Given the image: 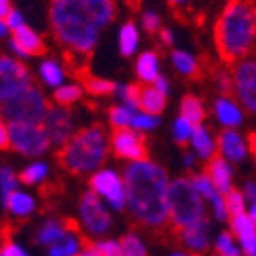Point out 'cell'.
I'll list each match as a JSON object with an SVG mask.
<instances>
[{
    "instance_id": "cell-14",
    "label": "cell",
    "mask_w": 256,
    "mask_h": 256,
    "mask_svg": "<svg viewBox=\"0 0 256 256\" xmlns=\"http://www.w3.org/2000/svg\"><path fill=\"white\" fill-rule=\"evenodd\" d=\"M190 182L195 184V188L199 190V195L205 201H209V205L213 209V218H216L218 222L230 220V213H228V207H226V197L216 188V184L209 180V176L205 172L203 174H193L190 176Z\"/></svg>"
},
{
    "instance_id": "cell-20",
    "label": "cell",
    "mask_w": 256,
    "mask_h": 256,
    "mask_svg": "<svg viewBox=\"0 0 256 256\" xmlns=\"http://www.w3.org/2000/svg\"><path fill=\"white\" fill-rule=\"evenodd\" d=\"M205 174L209 176V180L216 184V188L226 197L232 188V168H230V162L226 158H222L220 154H216L205 166Z\"/></svg>"
},
{
    "instance_id": "cell-24",
    "label": "cell",
    "mask_w": 256,
    "mask_h": 256,
    "mask_svg": "<svg viewBox=\"0 0 256 256\" xmlns=\"http://www.w3.org/2000/svg\"><path fill=\"white\" fill-rule=\"evenodd\" d=\"M190 146L197 152V158L209 162L213 156H216V140H213L211 132L205 125H195L193 136H190Z\"/></svg>"
},
{
    "instance_id": "cell-15",
    "label": "cell",
    "mask_w": 256,
    "mask_h": 256,
    "mask_svg": "<svg viewBox=\"0 0 256 256\" xmlns=\"http://www.w3.org/2000/svg\"><path fill=\"white\" fill-rule=\"evenodd\" d=\"M10 50H12L18 58H33V56H44V54H46L44 39H41V37H39L31 27H27V25H23L20 29L12 31Z\"/></svg>"
},
{
    "instance_id": "cell-7",
    "label": "cell",
    "mask_w": 256,
    "mask_h": 256,
    "mask_svg": "<svg viewBox=\"0 0 256 256\" xmlns=\"http://www.w3.org/2000/svg\"><path fill=\"white\" fill-rule=\"evenodd\" d=\"M8 140L14 152L29 158H37L52 148L46 130L39 123H8Z\"/></svg>"
},
{
    "instance_id": "cell-19",
    "label": "cell",
    "mask_w": 256,
    "mask_h": 256,
    "mask_svg": "<svg viewBox=\"0 0 256 256\" xmlns=\"http://www.w3.org/2000/svg\"><path fill=\"white\" fill-rule=\"evenodd\" d=\"M78 224L74 220H48L44 222V226H41L35 234V244H41V246H54L56 242H60L70 230H74Z\"/></svg>"
},
{
    "instance_id": "cell-2",
    "label": "cell",
    "mask_w": 256,
    "mask_h": 256,
    "mask_svg": "<svg viewBox=\"0 0 256 256\" xmlns=\"http://www.w3.org/2000/svg\"><path fill=\"white\" fill-rule=\"evenodd\" d=\"M127 211L152 232L168 230V174L150 160L130 162L123 170Z\"/></svg>"
},
{
    "instance_id": "cell-21",
    "label": "cell",
    "mask_w": 256,
    "mask_h": 256,
    "mask_svg": "<svg viewBox=\"0 0 256 256\" xmlns=\"http://www.w3.org/2000/svg\"><path fill=\"white\" fill-rule=\"evenodd\" d=\"M213 113H216L218 121L226 127V130H236L238 125L244 121L242 106L236 104V100H232L230 96H220L213 102Z\"/></svg>"
},
{
    "instance_id": "cell-11",
    "label": "cell",
    "mask_w": 256,
    "mask_h": 256,
    "mask_svg": "<svg viewBox=\"0 0 256 256\" xmlns=\"http://www.w3.org/2000/svg\"><path fill=\"white\" fill-rule=\"evenodd\" d=\"M90 190H94L100 199H104L109 203L111 209H115V211L127 209L125 182L115 170H111V168L96 170V172L90 176Z\"/></svg>"
},
{
    "instance_id": "cell-58",
    "label": "cell",
    "mask_w": 256,
    "mask_h": 256,
    "mask_svg": "<svg viewBox=\"0 0 256 256\" xmlns=\"http://www.w3.org/2000/svg\"><path fill=\"white\" fill-rule=\"evenodd\" d=\"M248 218L254 222V226H256V201L254 203H250V209H248Z\"/></svg>"
},
{
    "instance_id": "cell-47",
    "label": "cell",
    "mask_w": 256,
    "mask_h": 256,
    "mask_svg": "<svg viewBox=\"0 0 256 256\" xmlns=\"http://www.w3.org/2000/svg\"><path fill=\"white\" fill-rule=\"evenodd\" d=\"M166 2H168L170 8L174 10V14H176L178 18H182V10H188L193 0H166Z\"/></svg>"
},
{
    "instance_id": "cell-60",
    "label": "cell",
    "mask_w": 256,
    "mask_h": 256,
    "mask_svg": "<svg viewBox=\"0 0 256 256\" xmlns=\"http://www.w3.org/2000/svg\"><path fill=\"white\" fill-rule=\"evenodd\" d=\"M170 256H195V254H184V252H174V254H170Z\"/></svg>"
},
{
    "instance_id": "cell-53",
    "label": "cell",
    "mask_w": 256,
    "mask_h": 256,
    "mask_svg": "<svg viewBox=\"0 0 256 256\" xmlns=\"http://www.w3.org/2000/svg\"><path fill=\"white\" fill-rule=\"evenodd\" d=\"M76 256H100V254H98V250L94 248V244H88V242H86V244H84V248H82Z\"/></svg>"
},
{
    "instance_id": "cell-36",
    "label": "cell",
    "mask_w": 256,
    "mask_h": 256,
    "mask_svg": "<svg viewBox=\"0 0 256 256\" xmlns=\"http://www.w3.org/2000/svg\"><path fill=\"white\" fill-rule=\"evenodd\" d=\"M121 250H123V256H148V250H146V244L142 242V238L138 234L130 232L125 234L121 238Z\"/></svg>"
},
{
    "instance_id": "cell-18",
    "label": "cell",
    "mask_w": 256,
    "mask_h": 256,
    "mask_svg": "<svg viewBox=\"0 0 256 256\" xmlns=\"http://www.w3.org/2000/svg\"><path fill=\"white\" fill-rule=\"evenodd\" d=\"M230 228L240 240V250L244 256H256V226L248 218V213L230 218Z\"/></svg>"
},
{
    "instance_id": "cell-43",
    "label": "cell",
    "mask_w": 256,
    "mask_h": 256,
    "mask_svg": "<svg viewBox=\"0 0 256 256\" xmlns=\"http://www.w3.org/2000/svg\"><path fill=\"white\" fill-rule=\"evenodd\" d=\"M160 16H158V12H154V10H144L142 12V27H144V31L146 33H150V35H154V33H160Z\"/></svg>"
},
{
    "instance_id": "cell-45",
    "label": "cell",
    "mask_w": 256,
    "mask_h": 256,
    "mask_svg": "<svg viewBox=\"0 0 256 256\" xmlns=\"http://www.w3.org/2000/svg\"><path fill=\"white\" fill-rule=\"evenodd\" d=\"M0 256H29V254L25 252L23 246H18L12 240H6L4 246H2V252H0Z\"/></svg>"
},
{
    "instance_id": "cell-1",
    "label": "cell",
    "mask_w": 256,
    "mask_h": 256,
    "mask_svg": "<svg viewBox=\"0 0 256 256\" xmlns=\"http://www.w3.org/2000/svg\"><path fill=\"white\" fill-rule=\"evenodd\" d=\"M117 14V0H52L50 27L64 48L68 68L80 78L98 44L100 31Z\"/></svg>"
},
{
    "instance_id": "cell-41",
    "label": "cell",
    "mask_w": 256,
    "mask_h": 256,
    "mask_svg": "<svg viewBox=\"0 0 256 256\" xmlns=\"http://www.w3.org/2000/svg\"><path fill=\"white\" fill-rule=\"evenodd\" d=\"M160 125V119L156 115H150V113H136L134 115V121H132V130L136 132H152Z\"/></svg>"
},
{
    "instance_id": "cell-50",
    "label": "cell",
    "mask_w": 256,
    "mask_h": 256,
    "mask_svg": "<svg viewBox=\"0 0 256 256\" xmlns=\"http://www.w3.org/2000/svg\"><path fill=\"white\" fill-rule=\"evenodd\" d=\"M160 41H162V46H166V48H170L172 46V41H174V35H172V31L170 29H160Z\"/></svg>"
},
{
    "instance_id": "cell-6",
    "label": "cell",
    "mask_w": 256,
    "mask_h": 256,
    "mask_svg": "<svg viewBox=\"0 0 256 256\" xmlns=\"http://www.w3.org/2000/svg\"><path fill=\"white\" fill-rule=\"evenodd\" d=\"M50 109V104L39 88L29 86L14 98L6 100L0 106V115L6 119L8 123H39L44 121L46 113Z\"/></svg>"
},
{
    "instance_id": "cell-42",
    "label": "cell",
    "mask_w": 256,
    "mask_h": 256,
    "mask_svg": "<svg viewBox=\"0 0 256 256\" xmlns=\"http://www.w3.org/2000/svg\"><path fill=\"white\" fill-rule=\"evenodd\" d=\"M117 96L121 98L123 104L132 106V109L138 111V98H140V86L138 84H123V86H117Z\"/></svg>"
},
{
    "instance_id": "cell-5",
    "label": "cell",
    "mask_w": 256,
    "mask_h": 256,
    "mask_svg": "<svg viewBox=\"0 0 256 256\" xmlns=\"http://www.w3.org/2000/svg\"><path fill=\"white\" fill-rule=\"evenodd\" d=\"M205 199L199 195L190 178L178 176L168 184V232H178L205 220Z\"/></svg>"
},
{
    "instance_id": "cell-34",
    "label": "cell",
    "mask_w": 256,
    "mask_h": 256,
    "mask_svg": "<svg viewBox=\"0 0 256 256\" xmlns=\"http://www.w3.org/2000/svg\"><path fill=\"white\" fill-rule=\"evenodd\" d=\"M16 184H18V176L14 174V170L10 166H0V201H2V205L16 190Z\"/></svg>"
},
{
    "instance_id": "cell-23",
    "label": "cell",
    "mask_w": 256,
    "mask_h": 256,
    "mask_svg": "<svg viewBox=\"0 0 256 256\" xmlns=\"http://www.w3.org/2000/svg\"><path fill=\"white\" fill-rule=\"evenodd\" d=\"M166 106V94H162L154 84H142L140 86V98H138V109L150 115H160Z\"/></svg>"
},
{
    "instance_id": "cell-25",
    "label": "cell",
    "mask_w": 256,
    "mask_h": 256,
    "mask_svg": "<svg viewBox=\"0 0 256 256\" xmlns=\"http://www.w3.org/2000/svg\"><path fill=\"white\" fill-rule=\"evenodd\" d=\"M136 72H138V78L146 84H154V80L160 76V64H158V54L156 52H144L140 58H138V64H136Z\"/></svg>"
},
{
    "instance_id": "cell-29",
    "label": "cell",
    "mask_w": 256,
    "mask_h": 256,
    "mask_svg": "<svg viewBox=\"0 0 256 256\" xmlns=\"http://www.w3.org/2000/svg\"><path fill=\"white\" fill-rule=\"evenodd\" d=\"M80 82H82V88L86 90L88 94H92V96H109V94L117 92V86H119V84H115L111 80L90 76V74L80 76Z\"/></svg>"
},
{
    "instance_id": "cell-22",
    "label": "cell",
    "mask_w": 256,
    "mask_h": 256,
    "mask_svg": "<svg viewBox=\"0 0 256 256\" xmlns=\"http://www.w3.org/2000/svg\"><path fill=\"white\" fill-rule=\"evenodd\" d=\"M86 242H88L86 236H82L80 228L76 226L60 242H56L54 246L48 248V256H76L84 248V244H86Z\"/></svg>"
},
{
    "instance_id": "cell-26",
    "label": "cell",
    "mask_w": 256,
    "mask_h": 256,
    "mask_svg": "<svg viewBox=\"0 0 256 256\" xmlns=\"http://www.w3.org/2000/svg\"><path fill=\"white\" fill-rule=\"evenodd\" d=\"M170 56H172V66L176 68L178 74H182V76H186L190 80H199L203 76L205 70L199 66V62L193 56H190V54L180 52V50H174Z\"/></svg>"
},
{
    "instance_id": "cell-54",
    "label": "cell",
    "mask_w": 256,
    "mask_h": 256,
    "mask_svg": "<svg viewBox=\"0 0 256 256\" xmlns=\"http://www.w3.org/2000/svg\"><path fill=\"white\" fill-rule=\"evenodd\" d=\"M10 10V0H0V18H6Z\"/></svg>"
},
{
    "instance_id": "cell-44",
    "label": "cell",
    "mask_w": 256,
    "mask_h": 256,
    "mask_svg": "<svg viewBox=\"0 0 256 256\" xmlns=\"http://www.w3.org/2000/svg\"><path fill=\"white\" fill-rule=\"evenodd\" d=\"M92 244H94V248L98 250L100 256H123L121 244L115 242V240H96Z\"/></svg>"
},
{
    "instance_id": "cell-10",
    "label": "cell",
    "mask_w": 256,
    "mask_h": 256,
    "mask_svg": "<svg viewBox=\"0 0 256 256\" xmlns=\"http://www.w3.org/2000/svg\"><path fill=\"white\" fill-rule=\"evenodd\" d=\"M29 86H33L31 74L23 64L14 58L0 56V104L14 98Z\"/></svg>"
},
{
    "instance_id": "cell-8",
    "label": "cell",
    "mask_w": 256,
    "mask_h": 256,
    "mask_svg": "<svg viewBox=\"0 0 256 256\" xmlns=\"http://www.w3.org/2000/svg\"><path fill=\"white\" fill-rule=\"evenodd\" d=\"M78 220L82 226V232L88 234L90 238H100L113 226V218L109 209H106L100 201V197L94 190H86L82 193L78 201Z\"/></svg>"
},
{
    "instance_id": "cell-40",
    "label": "cell",
    "mask_w": 256,
    "mask_h": 256,
    "mask_svg": "<svg viewBox=\"0 0 256 256\" xmlns=\"http://www.w3.org/2000/svg\"><path fill=\"white\" fill-rule=\"evenodd\" d=\"M213 74V80H216V86L218 90L222 92V96H230L234 92V78H232V72L224 70V68H216L211 72Z\"/></svg>"
},
{
    "instance_id": "cell-13",
    "label": "cell",
    "mask_w": 256,
    "mask_h": 256,
    "mask_svg": "<svg viewBox=\"0 0 256 256\" xmlns=\"http://www.w3.org/2000/svg\"><path fill=\"white\" fill-rule=\"evenodd\" d=\"M111 148L117 158L130 160V162H140V160H146L148 156V146H146L144 136L136 130H130V127L113 132Z\"/></svg>"
},
{
    "instance_id": "cell-39",
    "label": "cell",
    "mask_w": 256,
    "mask_h": 256,
    "mask_svg": "<svg viewBox=\"0 0 256 256\" xmlns=\"http://www.w3.org/2000/svg\"><path fill=\"white\" fill-rule=\"evenodd\" d=\"M193 130H195V125H190L186 119H182L178 115V119L174 121L172 125V136H174V142L178 146H186L190 142V136H193Z\"/></svg>"
},
{
    "instance_id": "cell-56",
    "label": "cell",
    "mask_w": 256,
    "mask_h": 256,
    "mask_svg": "<svg viewBox=\"0 0 256 256\" xmlns=\"http://www.w3.org/2000/svg\"><path fill=\"white\" fill-rule=\"evenodd\" d=\"M248 148L252 150V154L256 156V132H252V134L248 136Z\"/></svg>"
},
{
    "instance_id": "cell-49",
    "label": "cell",
    "mask_w": 256,
    "mask_h": 256,
    "mask_svg": "<svg viewBox=\"0 0 256 256\" xmlns=\"http://www.w3.org/2000/svg\"><path fill=\"white\" fill-rule=\"evenodd\" d=\"M242 193H244V197H246V203H254V201H256V182H254V180H246Z\"/></svg>"
},
{
    "instance_id": "cell-52",
    "label": "cell",
    "mask_w": 256,
    "mask_h": 256,
    "mask_svg": "<svg viewBox=\"0 0 256 256\" xmlns=\"http://www.w3.org/2000/svg\"><path fill=\"white\" fill-rule=\"evenodd\" d=\"M154 86H156L162 94H168V90H170V84H168V80H166L164 76H158V78L154 80Z\"/></svg>"
},
{
    "instance_id": "cell-16",
    "label": "cell",
    "mask_w": 256,
    "mask_h": 256,
    "mask_svg": "<svg viewBox=\"0 0 256 256\" xmlns=\"http://www.w3.org/2000/svg\"><path fill=\"white\" fill-rule=\"evenodd\" d=\"M176 240L190 252L195 254H201L209 248L211 244V226H209V220H201L197 222L195 226H190L182 232L176 234Z\"/></svg>"
},
{
    "instance_id": "cell-30",
    "label": "cell",
    "mask_w": 256,
    "mask_h": 256,
    "mask_svg": "<svg viewBox=\"0 0 256 256\" xmlns=\"http://www.w3.org/2000/svg\"><path fill=\"white\" fill-rule=\"evenodd\" d=\"M138 44H140V33H138V27L134 23H125L121 29H119V54L123 58H130L136 54L138 50Z\"/></svg>"
},
{
    "instance_id": "cell-61",
    "label": "cell",
    "mask_w": 256,
    "mask_h": 256,
    "mask_svg": "<svg viewBox=\"0 0 256 256\" xmlns=\"http://www.w3.org/2000/svg\"><path fill=\"white\" fill-rule=\"evenodd\" d=\"M254 50H256V46H254Z\"/></svg>"
},
{
    "instance_id": "cell-38",
    "label": "cell",
    "mask_w": 256,
    "mask_h": 256,
    "mask_svg": "<svg viewBox=\"0 0 256 256\" xmlns=\"http://www.w3.org/2000/svg\"><path fill=\"white\" fill-rule=\"evenodd\" d=\"M226 207H228L230 218H236V216L246 213V197H244L242 190H230L226 195Z\"/></svg>"
},
{
    "instance_id": "cell-51",
    "label": "cell",
    "mask_w": 256,
    "mask_h": 256,
    "mask_svg": "<svg viewBox=\"0 0 256 256\" xmlns=\"http://www.w3.org/2000/svg\"><path fill=\"white\" fill-rule=\"evenodd\" d=\"M6 240H10V226L0 224V252H2V246H4Z\"/></svg>"
},
{
    "instance_id": "cell-46",
    "label": "cell",
    "mask_w": 256,
    "mask_h": 256,
    "mask_svg": "<svg viewBox=\"0 0 256 256\" xmlns=\"http://www.w3.org/2000/svg\"><path fill=\"white\" fill-rule=\"evenodd\" d=\"M4 20H6V25H8V29H10V31H16V29H20V27L25 25L23 14L16 12V10H10V12H8V16H6Z\"/></svg>"
},
{
    "instance_id": "cell-48",
    "label": "cell",
    "mask_w": 256,
    "mask_h": 256,
    "mask_svg": "<svg viewBox=\"0 0 256 256\" xmlns=\"http://www.w3.org/2000/svg\"><path fill=\"white\" fill-rule=\"evenodd\" d=\"M10 140H8V125H4L2 115H0V150H8Z\"/></svg>"
},
{
    "instance_id": "cell-3",
    "label": "cell",
    "mask_w": 256,
    "mask_h": 256,
    "mask_svg": "<svg viewBox=\"0 0 256 256\" xmlns=\"http://www.w3.org/2000/svg\"><path fill=\"white\" fill-rule=\"evenodd\" d=\"M216 52L226 66L242 62L256 46V2L228 0L213 25Z\"/></svg>"
},
{
    "instance_id": "cell-59",
    "label": "cell",
    "mask_w": 256,
    "mask_h": 256,
    "mask_svg": "<svg viewBox=\"0 0 256 256\" xmlns=\"http://www.w3.org/2000/svg\"><path fill=\"white\" fill-rule=\"evenodd\" d=\"M140 2H142V0H127V4H130L132 8H138V6H140Z\"/></svg>"
},
{
    "instance_id": "cell-57",
    "label": "cell",
    "mask_w": 256,
    "mask_h": 256,
    "mask_svg": "<svg viewBox=\"0 0 256 256\" xmlns=\"http://www.w3.org/2000/svg\"><path fill=\"white\" fill-rule=\"evenodd\" d=\"M8 31H10V29H8V25H6V20H4V18H0V39L6 37Z\"/></svg>"
},
{
    "instance_id": "cell-4",
    "label": "cell",
    "mask_w": 256,
    "mask_h": 256,
    "mask_svg": "<svg viewBox=\"0 0 256 256\" xmlns=\"http://www.w3.org/2000/svg\"><path fill=\"white\" fill-rule=\"evenodd\" d=\"M106 154H109V140L104 136V130L94 123L90 127L76 132L66 144L58 150V162L70 174L84 176L94 174L102 166Z\"/></svg>"
},
{
    "instance_id": "cell-32",
    "label": "cell",
    "mask_w": 256,
    "mask_h": 256,
    "mask_svg": "<svg viewBox=\"0 0 256 256\" xmlns=\"http://www.w3.org/2000/svg\"><path fill=\"white\" fill-rule=\"evenodd\" d=\"M84 94V88L82 84H62L60 88L54 90V100L60 104V106H70L74 102H78Z\"/></svg>"
},
{
    "instance_id": "cell-33",
    "label": "cell",
    "mask_w": 256,
    "mask_h": 256,
    "mask_svg": "<svg viewBox=\"0 0 256 256\" xmlns=\"http://www.w3.org/2000/svg\"><path fill=\"white\" fill-rule=\"evenodd\" d=\"M136 113L138 111L132 109V106H127V104H115L109 109V123L115 127V130H125V127H132Z\"/></svg>"
},
{
    "instance_id": "cell-27",
    "label": "cell",
    "mask_w": 256,
    "mask_h": 256,
    "mask_svg": "<svg viewBox=\"0 0 256 256\" xmlns=\"http://www.w3.org/2000/svg\"><path fill=\"white\" fill-rule=\"evenodd\" d=\"M4 207L14 218H29L35 211V199L29 193H23V190H14L8 197V201L4 203Z\"/></svg>"
},
{
    "instance_id": "cell-17",
    "label": "cell",
    "mask_w": 256,
    "mask_h": 256,
    "mask_svg": "<svg viewBox=\"0 0 256 256\" xmlns=\"http://www.w3.org/2000/svg\"><path fill=\"white\" fill-rule=\"evenodd\" d=\"M218 150L228 162H242L248 154V144L236 130H224L218 136Z\"/></svg>"
},
{
    "instance_id": "cell-37",
    "label": "cell",
    "mask_w": 256,
    "mask_h": 256,
    "mask_svg": "<svg viewBox=\"0 0 256 256\" xmlns=\"http://www.w3.org/2000/svg\"><path fill=\"white\" fill-rule=\"evenodd\" d=\"M216 250L218 256H242V250L234 242V236L230 232H222L216 240Z\"/></svg>"
},
{
    "instance_id": "cell-31",
    "label": "cell",
    "mask_w": 256,
    "mask_h": 256,
    "mask_svg": "<svg viewBox=\"0 0 256 256\" xmlns=\"http://www.w3.org/2000/svg\"><path fill=\"white\" fill-rule=\"evenodd\" d=\"M39 76L41 80H44L48 86L52 88H60L62 84H64V68L60 66V64L56 60H44L41 62V66H39Z\"/></svg>"
},
{
    "instance_id": "cell-28",
    "label": "cell",
    "mask_w": 256,
    "mask_h": 256,
    "mask_svg": "<svg viewBox=\"0 0 256 256\" xmlns=\"http://www.w3.org/2000/svg\"><path fill=\"white\" fill-rule=\"evenodd\" d=\"M180 117L186 119L190 125H203L205 121V106L203 100L195 94H186L180 100Z\"/></svg>"
},
{
    "instance_id": "cell-35",
    "label": "cell",
    "mask_w": 256,
    "mask_h": 256,
    "mask_svg": "<svg viewBox=\"0 0 256 256\" xmlns=\"http://www.w3.org/2000/svg\"><path fill=\"white\" fill-rule=\"evenodd\" d=\"M48 174H50V166L46 164V162H33V164H29L23 172H20V180H23L25 184H41L46 178H48Z\"/></svg>"
},
{
    "instance_id": "cell-9",
    "label": "cell",
    "mask_w": 256,
    "mask_h": 256,
    "mask_svg": "<svg viewBox=\"0 0 256 256\" xmlns=\"http://www.w3.org/2000/svg\"><path fill=\"white\" fill-rule=\"evenodd\" d=\"M234 94L238 104L248 113L256 115V58H244L232 66Z\"/></svg>"
},
{
    "instance_id": "cell-55",
    "label": "cell",
    "mask_w": 256,
    "mask_h": 256,
    "mask_svg": "<svg viewBox=\"0 0 256 256\" xmlns=\"http://www.w3.org/2000/svg\"><path fill=\"white\" fill-rule=\"evenodd\" d=\"M182 164H184L186 168H193V166H195V156L186 152V154H184V158H182Z\"/></svg>"
},
{
    "instance_id": "cell-12",
    "label": "cell",
    "mask_w": 256,
    "mask_h": 256,
    "mask_svg": "<svg viewBox=\"0 0 256 256\" xmlns=\"http://www.w3.org/2000/svg\"><path fill=\"white\" fill-rule=\"evenodd\" d=\"M41 127L46 130L52 146L62 148L74 136V117H72V113L66 109V106L54 104V106L48 109L44 121H41Z\"/></svg>"
}]
</instances>
